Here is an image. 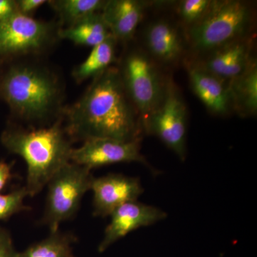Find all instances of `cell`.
Returning <instances> with one entry per match:
<instances>
[{"mask_svg": "<svg viewBox=\"0 0 257 257\" xmlns=\"http://www.w3.org/2000/svg\"><path fill=\"white\" fill-rule=\"evenodd\" d=\"M64 128L73 142L108 138L141 140V118L130 100L117 67L92 79L82 96L64 109Z\"/></svg>", "mask_w": 257, "mask_h": 257, "instance_id": "1", "label": "cell"}, {"mask_svg": "<svg viewBox=\"0 0 257 257\" xmlns=\"http://www.w3.org/2000/svg\"><path fill=\"white\" fill-rule=\"evenodd\" d=\"M9 62L0 72V97L15 117L40 127L63 117L64 87L58 74L40 57Z\"/></svg>", "mask_w": 257, "mask_h": 257, "instance_id": "2", "label": "cell"}, {"mask_svg": "<svg viewBox=\"0 0 257 257\" xmlns=\"http://www.w3.org/2000/svg\"><path fill=\"white\" fill-rule=\"evenodd\" d=\"M0 140L8 151L26 162L25 187L32 197L41 192L50 179L70 162L74 148L73 141L64 128L63 117L41 127L10 126L3 132Z\"/></svg>", "mask_w": 257, "mask_h": 257, "instance_id": "3", "label": "cell"}, {"mask_svg": "<svg viewBox=\"0 0 257 257\" xmlns=\"http://www.w3.org/2000/svg\"><path fill=\"white\" fill-rule=\"evenodd\" d=\"M251 21L247 3L238 0L211 1L204 18L189 28V40L196 50L210 52L245 37Z\"/></svg>", "mask_w": 257, "mask_h": 257, "instance_id": "4", "label": "cell"}, {"mask_svg": "<svg viewBox=\"0 0 257 257\" xmlns=\"http://www.w3.org/2000/svg\"><path fill=\"white\" fill-rule=\"evenodd\" d=\"M58 22L37 20L16 13L0 20V60L41 57L60 40Z\"/></svg>", "mask_w": 257, "mask_h": 257, "instance_id": "5", "label": "cell"}, {"mask_svg": "<svg viewBox=\"0 0 257 257\" xmlns=\"http://www.w3.org/2000/svg\"><path fill=\"white\" fill-rule=\"evenodd\" d=\"M94 177L89 169L70 162L50 179L47 184L48 192L42 219L50 232L57 231L61 223L77 214L83 197L91 189Z\"/></svg>", "mask_w": 257, "mask_h": 257, "instance_id": "6", "label": "cell"}, {"mask_svg": "<svg viewBox=\"0 0 257 257\" xmlns=\"http://www.w3.org/2000/svg\"><path fill=\"white\" fill-rule=\"evenodd\" d=\"M117 68L125 90L143 122L160 105L167 83L163 82L152 59L140 50L126 52Z\"/></svg>", "mask_w": 257, "mask_h": 257, "instance_id": "7", "label": "cell"}, {"mask_svg": "<svg viewBox=\"0 0 257 257\" xmlns=\"http://www.w3.org/2000/svg\"><path fill=\"white\" fill-rule=\"evenodd\" d=\"M147 133L156 135L181 160L187 154V109L183 99L172 81L167 82L163 100L143 121Z\"/></svg>", "mask_w": 257, "mask_h": 257, "instance_id": "8", "label": "cell"}, {"mask_svg": "<svg viewBox=\"0 0 257 257\" xmlns=\"http://www.w3.org/2000/svg\"><path fill=\"white\" fill-rule=\"evenodd\" d=\"M140 141H121L114 139H91L82 146L72 149L70 162L92 171L103 166L123 162H140L153 169L140 152Z\"/></svg>", "mask_w": 257, "mask_h": 257, "instance_id": "9", "label": "cell"}, {"mask_svg": "<svg viewBox=\"0 0 257 257\" xmlns=\"http://www.w3.org/2000/svg\"><path fill=\"white\" fill-rule=\"evenodd\" d=\"M90 190L93 192V215L105 217L120 206L138 201L144 192L140 179L121 174H109L94 177Z\"/></svg>", "mask_w": 257, "mask_h": 257, "instance_id": "10", "label": "cell"}, {"mask_svg": "<svg viewBox=\"0 0 257 257\" xmlns=\"http://www.w3.org/2000/svg\"><path fill=\"white\" fill-rule=\"evenodd\" d=\"M109 216L110 222L106 226L104 237L98 247L101 253L134 230L164 220L167 214L160 208L135 201L116 208Z\"/></svg>", "mask_w": 257, "mask_h": 257, "instance_id": "11", "label": "cell"}, {"mask_svg": "<svg viewBox=\"0 0 257 257\" xmlns=\"http://www.w3.org/2000/svg\"><path fill=\"white\" fill-rule=\"evenodd\" d=\"M252 42L247 37L226 44L209 52L199 66L207 72L229 82L241 75L255 60L251 55Z\"/></svg>", "mask_w": 257, "mask_h": 257, "instance_id": "12", "label": "cell"}, {"mask_svg": "<svg viewBox=\"0 0 257 257\" xmlns=\"http://www.w3.org/2000/svg\"><path fill=\"white\" fill-rule=\"evenodd\" d=\"M188 74L193 92L210 112L226 115L232 109L229 82L216 77L197 64L189 65Z\"/></svg>", "mask_w": 257, "mask_h": 257, "instance_id": "13", "label": "cell"}, {"mask_svg": "<svg viewBox=\"0 0 257 257\" xmlns=\"http://www.w3.org/2000/svg\"><path fill=\"white\" fill-rule=\"evenodd\" d=\"M146 7V2L139 0L106 1L101 15L116 41L126 42L133 38Z\"/></svg>", "mask_w": 257, "mask_h": 257, "instance_id": "14", "label": "cell"}, {"mask_svg": "<svg viewBox=\"0 0 257 257\" xmlns=\"http://www.w3.org/2000/svg\"><path fill=\"white\" fill-rule=\"evenodd\" d=\"M145 43L152 57L162 63H175L183 53L180 34L172 24L166 20L154 22L148 27Z\"/></svg>", "mask_w": 257, "mask_h": 257, "instance_id": "15", "label": "cell"}, {"mask_svg": "<svg viewBox=\"0 0 257 257\" xmlns=\"http://www.w3.org/2000/svg\"><path fill=\"white\" fill-rule=\"evenodd\" d=\"M232 109L240 116H253L257 111V64L253 61L241 75L229 82Z\"/></svg>", "mask_w": 257, "mask_h": 257, "instance_id": "16", "label": "cell"}, {"mask_svg": "<svg viewBox=\"0 0 257 257\" xmlns=\"http://www.w3.org/2000/svg\"><path fill=\"white\" fill-rule=\"evenodd\" d=\"M101 13H94L68 28H61L60 40H67L79 46L94 47L111 36Z\"/></svg>", "mask_w": 257, "mask_h": 257, "instance_id": "17", "label": "cell"}, {"mask_svg": "<svg viewBox=\"0 0 257 257\" xmlns=\"http://www.w3.org/2000/svg\"><path fill=\"white\" fill-rule=\"evenodd\" d=\"M116 39L111 35L99 45L92 47L87 58L72 71L74 81L80 84L87 79H94L111 67L116 60Z\"/></svg>", "mask_w": 257, "mask_h": 257, "instance_id": "18", "label": "cell"}, {"mask_svg": "<svg viewBox=\"0 0 257 257\" xmlns=\"http://www.w3.org/2000/svg\"><path fill=\"white\" fill-rule=\"evenodd\" d=\"M49 5L59 18L61 28L78 23L94 13H101L105 0H50Z\"/></svg>", "mask_w": 257, "mask_h": 257, "instance_id": "19", "label": "cell"}, {"mask_svg": "<svg viewBox=\"0 0 257 257\" xmlns=\"http://www.w3.org/2000/svg\"><path fill=\"white\" fill-rule=\"evenodd\" d=\"M76 241L77 237L72 233L58 229L23 252H17L16 257H74L72 246Z\"/></svg>", "mask_w": 257, "mask_h": 257, "instance_id": "20", "label": "cell"}, {"mask_svg": "<svg viewBox=\"0 0 257 257\" xmlns=\"http://www.w3.org/2000/svg\"><path fill=\"white\" fill-rule=\"evenodd\" d=\"M28 197L25 187L15 189L6 194H0V221L6 220L15 214L31 210V208L24 203Z\"/></svg>", "mask_w": 257, "mask_h": 257, "instance_id": "21", "label": "cell"}, {"mask_svg": "<svg viewBox=\"0 0 257 257\" xmlns=\"http://www.w3.org/2000/svg\"><path fill=\"white\" fill-rule=\"evenodd\" d=\"M211 1L208 0H184L179 4V17L186 25H193L199 23L207 13Z\"/></svg>", "mask_w": 257, "mask_h": 257, "instance_id": "22", "label": "cell"}, {"mask_svg": "<svg viewBox=\"0 0 257 257\" xmlns=\"http://www.w3.org/2000/svg\"><path fill=\"white\" fill-rule=\"evenodd\" d=\"M16 254L11 235L0 227V257H16Z\"/></svg>", "mask_w": 257, "mask_h": 257, "instance_id": "23", "label": "cell"}, {"mask_svg": "<svg viewBox=\"0 0 257 257\" xmlns=\"http://www.w3.org/2000/svg\"><path fill=\"white\" fill-rule=\"evenodd\" d=\"M47 3V0H16L17 10L20 14L32 17L37 10Z\"/></svg>", "mask_w": 257, "mask_h": 257, "instance_id": "24", "label": "cell"}, {"mask_svg": "<svg viewBox=\"0 0 257 257\" xmlns=\"http://www.w3.org/2000/svg\"><path fill=\"white\" fill-rule=\"evenodd\" d=\"M13 165L14 163H8L4 161H0V192L13 178L12 169Z\"/></svg>", "mask_w": 257, "mask_h": 257, "instance_id": "25", "label": "cell"}, {"mask_svg": "<svg viewBox=\"0 0 257 257\" xmlns=\"http://www.w3.org/2000/svg\"><path fill=\"white\" fill-rule=\"evenodd\" d=\"M18 13L16 0H0V20Z\"/></svg>", "mask_w": 257, "mask_h": 257, "instance_id": "26", "label": "cell"}, {"mask_svg": "<svg viewBox=\"0 0 257 257\" xmlns=\"http://www.w3.org/2000/svg\"></svg>", "mask_w": 257, "mask_h": 257, "instance_id": "27", "label": "cell"}]
</instances>
